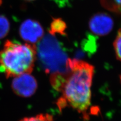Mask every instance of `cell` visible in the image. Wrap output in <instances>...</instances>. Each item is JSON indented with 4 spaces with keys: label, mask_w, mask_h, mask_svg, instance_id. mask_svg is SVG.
Here are the masks:
<instances>
[{
    "label": "cell",
    "mask_w": 121,
    "mask_h": 121,
    "mask_svg": "<svg viewBox=\"0 0 121 121\" xmlns=\"http://www.w3.org/2000/svg\"><path fill=\"white\" fill-rule=\"evenodd\" d=\"M10 23L8 19L2 15H0V39L5 37L9 33Z\"/></svg>",
    "instance_id": "ba28073f"
},
{
    "label": "cell",
    "mask_w": 121,
    "mask_h": 121,
    "mask_svg": "<svg viewBox=\"0 0 121 121\" xmlns=\"http://www.w3.org/2000/svg\"><path fill=\"white\" fill-rule=\"evenodd\" d=\"M13 91L19 96L28 97L35 92L37 82L31 73H26L14 77L12 82Z\"/></svg>",
    "instance_id": "277c9868"
},
{
    "label": "cell",
    "mask_w": 121,
    "mask_h": 121,
    "mask_svg": "<svg viewBox=\"0 0 121 121\" xmlns=\"http://www.w3.org/2000/svg\"><path fill=\"white\" fill-rule=\"evenodd\" d=\"M25 1H35V0H25Z\"/></svg>",
    "instance_id": "7c38bea8"
},
{
    "label": "cell",
    "mask_w": 121,
    "mask_h": 121,
    "mask_svg": "<svg viewBox=\"0 0 121 121\" xmlns=\"http://www.w3.org/2000/svg\"><path fill=\"white\" fill-rule=\"evenodd\" d=\"M52 116L46 113V114H41L36 115L35 117H26L21 119L20 121H52Z\"/></svg>",
    "instance_id": "8fae6325"
},
{
    "label": "cell",
    "mask_w": 121,
    "mask_h": 121,
    "mask_svg": "<svg viewBox=\"0 0 121 121\" xmlns=\"http://www.w3.org/2000/svg\"><path fill=\"white\" fill-rule=\"evenodd\" d=\"M36 58L35 45L21 44L8 40L0 51V66L7 77L14 78L23 74L31 73Z\"/></svg>",
    "instance_id": "7a4b0ae2"
},
{
    "label": "cell",
    "mask_w": 121,
    "mask_h": 121,
    "mask_svg": "<svg viewBox=\"0 0 121 121\" xmlns=\"http://www.w3.org/2000/svg\"><path fill=\"white\" fill-rule=\"evenodd\" d=\"M66 29V24L61 19H54L51 25L50 33L51 35H55L56 34L65 35V30Z\"/></svg>",
    "instance_id": "52a82bcc"
},
{
    "label": "cell",
    "mask_w": 121,
    "mask_h": 121,
    "mask_svg": "<svg viewBox=\"0 0 121 121\" xmlns=\"http://www.w3.org/2000/svg\"><path fill=\"white\" fill-rule=\"evenodd\" d=\"M54 36L51 35L43 38L36 47L37 56L50 78L65 74L69 70V58Z\"/></svg>",
    "instance_id": "3957f363"
},
{
    "label": "cell",
    "mask_w": 121,
    "mask_h": 121,
    "mask_svg": "<svg viewBox=\"0 0 121 121\" xmlns=\"http://www.w3.org/2000/svg\"><path fill=\"white\" fill-rule=\"evenodd\" d=\"M19 32L23 39L28 43L34 45L41 40L44 35L43 28L39 23L30 19L22 23Z\"/></svg>",
    "instance_id": "5b68a950"
},
{
    "label": "cell",
    "mask_w": 121,
    "mask_h": 121,
    "mask_svg": "<svg viewBox=\"0 0 121 121\" xmlns=\"http://www.w3.org/2000/svg\"><path fill=\"white\" fill-rule=\"evenodd\" d=\"M117 59L121 61V29L119 30L113 43Z\"/></svg>",
    "instance_id": "30bf717a"
},
{
    "label": "cell",
    "mask_w": 121,
    "mask_h": 121,
    "mask_svg": "<svg viewBox=\"0 0 121 121\" xmlns=\"http://www.w3.org/2000/svg\"><path fill=\"white\" fill-rule=\"evenodd\" d=\"M68 65L67 72L51 82L53 87L62 93L59 105H69L79 113L86 114L91 104L94 67L76 59H69Z\"/></svg>",
    "instance_id": "6da1fadb"
},
{
    "label": "cell",
    "mask_w": 121,
    "mask_h": 121,
    "mask_svg": "<svg viewBox=\"0 0 121 121\" xmlns=\"http://www.w3.org/2000/svg\"><path fill=\"white\" fill-rule=\"evenodd\" d=\"M113 25L112 18L105 13H98L93 15L89 22L90 31L99 36H105L110 33Z\"/></svg>",
    "instance_id": "8992f818"
},
{
    "label": "cell",
    "mask_w": 121,
    "mask_h": 121,
    "mask_svg": "<svg viewBox=\"0 0 121 121\" xmlns=\"http://www.w3.org/2000/svg\"><path fill=\"white\" fill-rule=\"evenodd\" d=\"M105 7L121 14V0H102Z\"/></svg>",
    "instance_id": "9c48e42d"
}]
</instances>
